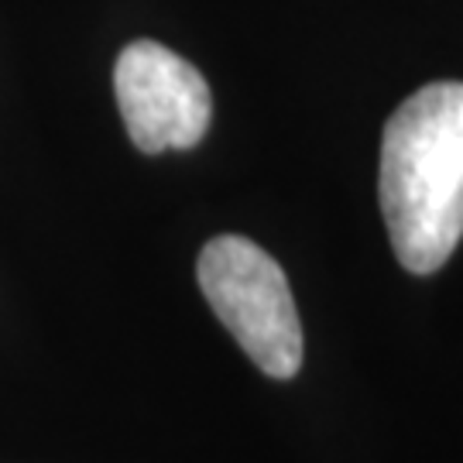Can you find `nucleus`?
<instances>
[{
    "instance_id": "f257e3e1",
    "label": "nucleus",
    "mask_w": 463,
    "mask_h": 463,
    "mask_svg": "<svg viewBox=\"0 0 463 463\" xmlns=\"http://www.w3.org/2000/svg\"><path fill=\"white\" fill-rule=\"evenodd\" d=\"M378 189L402 268L439 271L463 237V83L422 86L388 117Z\"/></svg>"
},
{
    "instance_id": "f03ea898",
    "label": "nucleus",
    "mask_w": 463,
    "mask_h": 463,
    "mask_svg": "<svg viewBox=\"0 0 463 463\" xmlns=\"http://www.w3.org/2000/svg\"><path fill=\"white\" fill-rule=\"evenodd\" d=\"M196 279L216 319L268 378L302 367V323L281 265L248 237L223 233L199 250Z\"/></svg>"
},
{
    "instance_id": "7ed1b4c3",
    "label": "nucleus",
    "mask_w": 463,
    "mask_h": 463,
    "mask_svg": "<svg viewBox=\"0 0 463 463\" xmlns=\"http://www.w3.org/2000/svg\"><path fill=\"white\" fill-rule=\"evenodd\" d=\"M114 90L128 137L145 155L193 148L210 128L213 97L203 72L158 42L141 38L117 55Z\"/></svg>"
}]
</instances>
